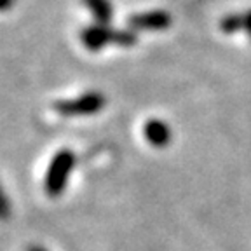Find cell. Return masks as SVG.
Wrapping results in <instances>:
<instances>
[{
	"label": "cell",
	"instance_id": "obj_8",
	"mask_svg": "<svg viewBox=\"0 0 251 251\" xmlns=\"http://www.w3.org/2000/svg\"><path fill=\"white\" fill-rule=\"evenodd\" d=\"M9 215H11V202H9L4 188H2V185H0V220L9 218Z\"/></svg>",
	"mask_w": 251,
	"mask_h": 251
},
{
	"label": "cell",
	"instance_id": "obj_4",
	"mask_svg": "<svg viewBox=\"0 0 251 251\" xmlns=\"http://www.w3.org/2000/svg\"><path fill=\"white\" fill-rule=\"evenodd\" d=\"M143 134H145L147 141L152 147H155V149L168 147L173 138L171 127L164 121H161V119H150V121H147L145 127H143Z\"/></svg>",
	"mask_w": 251,
	"mask_h": 251
},
{
	"label": "cell",
	"instance_id": "obj_1",
	"mask_svg": "<svg viewBox=\"0 0 251 251\" xmlns=\"http://www.w3.org/2000/svg\"><path fill=\"white\" fill-rule=\"evenodd\" d=\"M75 153L68 149H63L52 157L51 164L47 168L46 180H44V188L47 196L58 197L67 188L68 178L75 168Z\"/></svg>",
	"mask_w": 251,
	"mask_h": 251
},
{
	"label": "cell",
	"instance_id": "obj_5",
	"mask_svg": "<svg viewBox=\"0 0 251 251\" xmlns=\"http://www.w3.org/2000/svg\"><path fill=\"white\" fill-rule=\"evenodd\" d=\"M114 33L106 26H91L82 33V44L91 51H98L106 44H114Z\"/></svg>",
	"mask_w": 251,
	"mask_h": 251
},
{
	"label": "cell",
	"instance_id": "obj_2",
	"mask_svg": "<svg viewBox=\"0 0 251 251\" xmlns=\"http://www.w3.org/2000/svg\"><path fill=\"white\" fill-rule=\"evenodd\" d=\"M105 103L106 100L101 93L91 91V93L80 94L78 98L56 101L54 110L63 117H86V115H94L101 112Z\"/></svg>",
	"mask_w": 251,
	"mask_h": 251
},
{
	"label": "cell",
	"instance_id": "obj_10",
	"mask_svg": "<svg viewBox=\"0 0 251 251\" xmlns=\"http://www.w3.org/2000/svg\"><path fill=\"white\" fill-rule=\"evenodd\" d=\"M30 251H46V250H42V248H31Z\"/></svg>",
	"mask_w": 251,
	"mask_h": 251
},
{
	"label": "cell",
	"instance_id": "obj_7",
	"mask_svg": "<svg viewBox=\"0 0 251 251\" xmlns=\"http://www.w3.org/2000/svg\"><path fill=\"white\" fill-rule=\"evenodd\" d=\"M89 7L93 9L94 16L98 18L101 23H106L112 16V7L106 0H89Z\"/></svg>",
	"mask_w": 251,
	"mask_h": 251
},
{
	"label": "cell",
	"instance_id": "obj_3",
	"mask_svg": "<svg viewBox=\"0 0 251 251\" xmlns=\"http://www.w3.org/2000/svg\"><path fill=\"white\" fill-rule=\"evenodd\" d=\"M171 25V16L164 11H150L143 14H134L129 18V26L133 30L143 31H162Z\"/></svg>",
	"mask_w": 251,
	"mask_h": 251
},
{
	"label": "cell",
	"instance_id": "obj_6",
	"mask_svg": "<svg viewBox=\"0 0 251 251\" xmlns=\"http://www.w3.org/2000/svg\"><path fill=\"white\" fill-rule=\"evenodd\" d=\"M244 28V18L243 14H227L225 18H222L220 21V30L230 35V33H235Z\"/></svg>",
	"mask_w": 251,
	"mask_h": 251
},
{
	"label": "cell",
	"instance_id": "obj_9",
	"mask_svg": "<svg viewBox=\"0 0 251 251\" xmlns=\"http://www.w3.org/2000/svg\"><path fill=\"white\" fill-rule=\"evenodd\" d=\"M243 18H244V28H243V30L246 31L248 35L251 37V11L244 12V14H243Z\"/></svg>",
	"mask_w": 251,
	"mask_h": 251
}]
</instances>
